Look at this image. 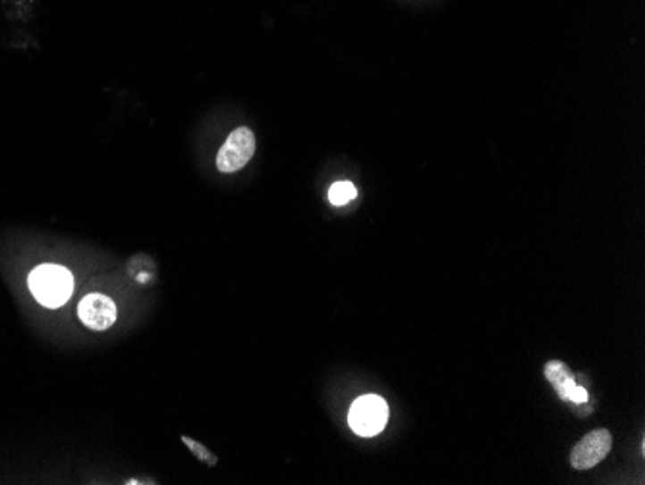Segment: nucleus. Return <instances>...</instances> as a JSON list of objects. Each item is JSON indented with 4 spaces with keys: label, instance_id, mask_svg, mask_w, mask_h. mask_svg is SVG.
Masks as SVG:
<instances>
[{
    "label": "nucleus",
    "instance_id": "obj_5",
    "mask_svg": "<svg viewBox=\"0 0 645 485\" xmlns=\"http://www.w3.org/2000/svg\"><path fill=\"white\" fill-rule=\"evenodd\" d=\"M78 315L86 327L93 330H105L116 322V305L109 296L97 292L88 294L80 302Z\"/></svg>",
    "mask_w": 645,
    "mask_h": 485
},
{
    "label": "nucleus",
    "instance_id": "obj_7",
    "mask_svg": "<svg viewBox=\"0 0 645 485\" xmlns=\"http://www.w3.org/2000/svg\"><path fill=\"white\" fill-rule=\"evenodd\" d=\"M356 196L357 190L352 182H334L329 190V201L337 207L350 204L352 199H356Z\"/></svg>",
    "mask_w": 645,
    "mask_h": 485
},
{
    "label": "nucleus",
    "instance_id": "obj_6",
    "mask_svg": "<svg viewBox=\"0 0 645 485\" xmlns=\"http://www.w3.org/2000/svg\"><path fill=\"white\" fill-rule=\"evenodd\" d=\"M545 377L547 381L555 387V390L558 393V397L568 402V397L572 393V389L576 387V380L574 373L568 370V365L560 360H551L547 362L545 365Z\"/></svg>",
    "mask_w": 645,
    "mask_h": 485
},
{
    "label": "nucleus",
    "instance_id": "obj_4",
    "mask_svg": "<svg viewBox=\"0 0 645 485\" xmlns=\"http://www.w3.org/2000/svg\"><path fill=\"white\" fill-rule=\"evenodd\" d=\"M613 437L607 430H595L588 433L583 439L572 448L570 464L576 470H590L607 458L611 451Z\"/></svg>",
    "mask_w": 645,
    "mask_h": 485
},
{
    "label": "nucleus",
    "instance_id": "obj_8",
    "mask_svg": "<svg viewBox=\"0 0 645 485\" xmlns=\"http://www.w3.org/2000/svg\"><path fill=\"white\" fill-rule=\"evenodd\" d=\"M588 398H590V395H588V390H585L583 387H574V389H572V393H570V397H568V402H574V405H583V402H588Z\"/></svg>",
    "mask_w": 645,
    "mask_h": 485
},
{
    "label": "nucleus",
    "instance_id": "obj_3",
    "mask_svg": "<svg viewBox=\"0 0 645 485\" xmlns=\"http://www.w3.org/2000/svg\"><path fill=\"white\" fill-rule=\"evenodd\" d=\"M255 153V136L249 128H238L224 141L217 155V169L222 174H230L244 169Z\"/></svg>",
    "mask_w": 645,
    "mask_h": 485
},
{
    "label": "nucleus",
    "instance_id": "obj_2",
    "mask_svg": "<svg viewBox=\"0 0 645 485\" xmlns=\"http://www.w3.org/2000/svg\"><path fill=\"white\" fill-rule=\"evenodd\" d=\"M389 406L377 395H365L357 398L348 414L350 428L362 437L377 435L387 425Z\"/></svg>",
    "mask_w": 645,
    "mask_h": 485
},
{
    "label": "nucleus",
    "instance_id": "obj_1",
    "mask_svg": "<svg viewBox=\"0 0 645 485\" xmlns=\"http://www.w3.org/2000/svg\"><path fill=\"white\" fill-rule=\"evenodd\" d=\"M29 288L39 304L46 307H61L68 302L71 290H74V279L63 265L46 263L31 271Z\"/></svg>",
    "mask_w": 645,
    "mask_h": 485
},
{
    "label": "nucleus",
    "instance_id": "obj_9",
    "mask_svg": "<svg viewBox=\"0 0 645 485\" xmlns=\"http://www.w3.org/2000/svg\"><path fill=\"white\" fill-rule=\"evenodd\" d=\"M184 443L186 445H189V447H192L194 448V453L199 456V458H203V460H207V463L209 464H214V463H217V458H214V456H211L209 453H207V448L205 447H197L194 441H189V439H186V437H184Z\"/></svg>",
    "mask_w": 645,
    "mask_h": 485
}]
</instances>
